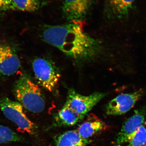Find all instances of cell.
<instances>
[{"label": "cell", "instance_id": "1", "mask_svg": "<svg viewBox=\"0 0 146 146\" xmlns=\"http://www.w3.org/2000/svg\"><path fill=\"white\" fill-rule=\"evenodd\" d=\"M42 36L44 42L78 63L91 61L102 49L99 40L85 32L78 23L45 26Z\"/></svg>", "mask_w": 146, "mask_h": 146}, {"label": "cell", "instance_id": "2", "mask_svg": "<svg viewBox=\"0 0 146 146\" xmlns=\"http://www.w3.org/2000/svg\"><path fill=\"white\" fill-rule=\"evenodd\" d=\"M13 92L18 102L29 111L38 113L44 109L45 99L41 89L27 74H23L16 80Z\"/></svg>", "mask_w": 146, "mask_h": 146}, {"label": "cell", "instance_id": "3", "mask_svg": "<svg viewBox=\"0 0 146 146\" xmlns=\"http://www.w3.org/2000/svg\"><path fill=\"white\" fill-rule=\"evenodd\" d=\"M32 66L35 77L39 85L50 92H54L60 77L56 66L50 60L44 58L35 59Z\"/></svg>", "mask_w": 146, "mask_h": 146}, {"label": "cell", "instance_id": "4", "mask_svg": "<svg viewBox=\"0 0 146 146\" xmlns=\"http://www.w3.org/2000/svg\"><path fill=\"white\" fill-rule=\"evenodd\" d=\"M0 108L6 117L16 124L19 130L30 134L35 133V125L27 117L19 102L3 98L0 100Z\"/></svg>", "mask_w": 146, "mask_h": 146}, {"label": "cell", "instance_id": "5", "mask_svg": "<svg viewBox=\"0 0 146 146\" xmlns=\"http://www.w3.org/2000/svg\"><path fill=\"white\" fill-rule=\"evenodd\" d=\"M106 95V93L96 92L89 96H83L76 92L74 89H70L65 105L84 118Z\"/></svg>", "mask_w": 146, "mask_h": 146}, {"label": "cell", "instance_id": "6", "mask_svg": "<svg viewBox=\"0 0 146 146\" xmlns=\"http://www.w3.org/2000/svg\"><path fill=\"white\" fill-rule=\"evenodd\" d=\"M146 94V89H141L131 93L120 94L111 100L106 107L108 115H121L128 112L136 102Z\"/></svg>", "mask_w": 146, "mask_h": 146}, {"label": "cell", "instance_id": "7", "mask_svg": "<svg viewBox=\"0 0 146 146\" xmlns=\"http://www.w3.org/2000/svg\"><path fill=\"white\" fill-rule=\"evenodd\" d=\"M146 115V106L136 110L134 114L125 122L118 133L114 146H122L143 124Z\"/></svg>", "mask_w": 146, "mask_h": 146}, {"label": "cell", "instance_id": "8", "mask_svg": "<svg viewBox=\"0 0 146 146\" xmlns=\"http://www.w3.org/2000/svg\"><path fill=\"white\" fill-rule=\"evenodd\" d=\"M94 1V0H63V16L71 23L82 22L88 15Z\"/></svg>", "mask_w": 146, "mask_h": 146}, {"label": "cell", "instance_id": "9", "mask_svg": "<svg viewBox=\"0 0 146 146\" xmlns=\"http://www.w3.org/2000/svg\"><path fill=\"white\" fill-rule=\"evenodd\" d=\"M21 66V61L14 49L8 44H0V77L13 75Z\"/></svg>", "mask_w": 146, "mask_h": 146}, {"label": "cell", "instance_id": "10", "mask_svg": "<svg viewBox=\"0 0 146 146\" xmlns=\"http://www.w3.org/2000/svg\"><path fill=\"white\" fill-rule=\"evenodd\" d=\"M135 0H106V8L109 18L122 20L129 15Z\"/></svg>", "mask_w": 146, "mask_h": 146}, {"label": "cell", "instance_id": "11", "mask_svg": "<svg viewBox=\"0 0 146 146\" xmlns=\"http://www.w3.org/2000/svg\"><path fill=\"white\" fill-rule=\"evenodd\" d=\"M106 125L95 115H89L77 130L82 138L88 139L97 133L106 129Z\"/></svg>", "mask_w": 146, "mask_h": 146}, {"label": "cell", "instance_id": "12", "mask_svg": "<svg viewBox=\"0 0 146 146\" xmlns=\"http://www.w3.org/2000/svg\"><path fill=\"white\" fill-rule=\"evenodd\" d=\"M7 10L34 12L46 5V0H6Z\"/></svg>", "mask_w": 146, "mask_h": 146}, {"label": "cell", "instance_id": "13", "mask_svg": "<svg viewBox=\"0 0 146 146\" xmlns=\"http://www.w3.org/2000/svg\"><path fill=\"white\" fill-rule=\"evenodd\" d=\"M83 118L64 105L55 117L54 124L57 126H72L75 125Z\"/></svg>", "mask_w": 146, "mask_h": 146}, {"label": "cell", "instance_id": "14", "mask_svg": "<svg viewBox=\"0 0 146 146\" xmlns=\"http://www.w3.org/2000/svg\"><path fill=\"white\" fill-rule=\"evenodd\" d=\"M89 143L76 130L66 131L56 139V146H86Z\"/></svg>", "mask_w": 146, "mask_h": 146}, {"label": "cell", "instance_id": "15", "mask_svg": "<svg viewBox=\"0 0 146 146\" xmlns=\"http://www.w3.org/2000/svg\"><path fill=\"white\" fill-rule=\"evenodd\" d=\"M125 146H146V121L127 143Z\"/></svg>", "mask_w": 146, "mask_h": 146}, {"label": "cell", "instance_id": "16", "mask_svg": "<svg viewBox=\"0 0 146 146\" xmlns=\"http://www.w3.org/2000/svg\"><path fill=\"white\" fill-rule=\"evenodd\" d=\"M19 136L8 127L0 125V143L20 141Z\"/></svg>", "mask_w": 146, "mask_h": 146}, {"label": "cell", "instance_id": "17", "mask_svg": "<svg viewBox=\"0 0 146 146\" xmlns=\"http://www.w3.org/2000/svg\"><path fill=\"white\" fill-rule=\"evenodd\" d=\"M7 10L6 0H0V11Z\"/></svg>", "mask_w": 146, "mask_h": 146}]
</instances>
